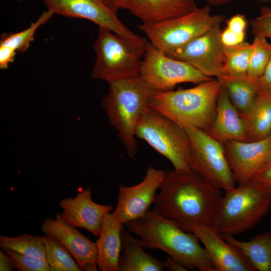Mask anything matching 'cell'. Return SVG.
<instances>
[{
	"instance_id": "6da1fadb",
	"label": "cell",
	"mask_w": 271,
	"mask_h": 271,
	"mask_svg": "<svg viewBox=\"0 0 271 271\" xmlns=\"http://www.w3.org/2000/svg\"><path fill=\"white\" fill-rule=\"evenodd\" d=\"M153 210L175 221L185 231L194 225H212L222 197L221 189L197 172H165Z\"/></svg>"
},
{
	"instance_id": "7a4b0ae2",
	"label": "cell",
	"mask_w": 271,
	"mask_h": 271,
	"mask_svg": "<svg viewBox=\"0 0 271 271\" xmlns=\"http://www.w3.org/2000/svg\"><path fill=\"white\" fill-rule=\"evenodd\" d=\"M140 238L143 247L161 250L182 263L189 270L216 271L209 255L193 233L154 210L124 224Z\"/></svg>"
},
{
	"instance_id": "3957f363",
	"label": "cell",
	"mask_w": 271,
	"mask_h": 271,
	"mask_svg": "<svg viewBox=\"0 0 271 271\" xmlns=\"http://www.w3.org/2000/svg\"><path fill=\"white\" fill-rule=\"evenodd\" d=\"M107 93L101 104L110 126L130 157H134L138 145L135 138L136 126L142 115L152 108L155 90L139 75L108 83Z\"/></svg>"
},
{
	"instance_id": "277c9868",
	"label": "cell",
	"mask_w": 271,
	"mask_h": 271,
	"mask_svg": "<svg viewBox=\"0 0 271 271\" xmlns=\"http://www.w3.org/2000/svg\"><path fill=\"white\" fill-rule=\"evenodd\" d=\"M220 89L218 80L212 78L188 89L155 91L152 108L183 128L207 131L215 116Z\"/></svg>"
},
{
	"instance_id": "5b68a950",
	"label": "cell",
	"mask_w": 271,
	"mask_h": 271,
	"mask_svg": "<svg viewBox=\"0 0 271 271\" xmlns=\"http://www.w3.org/2000/svg\"><path fill=\"white\" fill-rule=\"evenodd\" d=\"M270 208L271 188L251 180L225 191L211 225L221 235H237L256 225Z\"/></svg>"
},
{
	"instance_id": "8992f818",
	"label": "cell",
	"mask_w": 271,
	"mask_h": 271,
	"mask_svg": "<svg viewBox=\"0 0 271 271\" xmlns=\"http://www.w3.org/2000/svg\"><path fill=\"white\" fill-rule=\"evenodd\" d=\"M149 43L140 35L127 38L99 28L91 76L109 83L139 75Z\"/></svg>"
},
{
	"instance_id": "52a82bcc",
	"label": "cell",
	"mask_w": 271,
	"mask_h": 271,
	"mask_svg": "<svg viewBox=\"0 0 271 271\" xmlns=\"http://www.w3.org/2000/svg\"><path fill=\"white\" fill-rule=\"evenodd\" d=\"M134 134L168 159L175 171L187 173L193 170L191 143L186 130L153 108L140 118Z\"/></svg>"
},
{
	"instance_id": "ba28073f",
	"label": "cell",
	"mask_w": 271,
	"mask_h": 271,
	"mask_svg": "<svg viewBox=\"0 0 271 271\" xmlns=\"http://www.w3.org/2000/svg\"><path fill=\"white\" fill-rule=\"evenodd\" d=\"M224 20L222 15H211L210 8L207 5L165 21L141 24L139 29L151 44L170 56L193 40L220 26Z\"/></svg>"
},
{
	"instance_id": "9c48e42d",
	"label": "cell",
	"mask_w": 271,
	"mask_h": 271,
	"mask_svg": "<svg viewBox=\"0 0 271 271\" xmlns=\"http://www.w3.org/2000/svg\"><path fill=\"white\" fill-rule=\"evenodd\" d=\"M191 143V167L207 180L225 191L235 187L223 144L202 129L184 128Z\"/></svg>"
},
{
	"instance_id": "30bf717a",
	"label": "cell",
	"mask_w": 271,
	"mask_h": 271,
	"mask_svg": "<svg viewBox=\"0 0 271 271\" xmlns=\"http://www.w3.org/2000/svg\"><path fill=\"white\" fill-rule=\"evenodd\" d=\"M140 75L156 91H170L180 83H200L212 78L190 64L167 55L150 42Z\"/></svg>"
},
{
	"instance_id": "8fae6325",
	"label": "cell",
	"mask_w": 271,
	"mask_h": 271,
	"mask_svg": "<svg viewBox=\"0 0 271 271\" xmlns=\"http://www.w3.org/2000/svg\"><path fill=\"white\" fill-rule=\"evenodd\" d=\"M47 10L54 14L90 21L99 28L118 35L135 38L134 34L122 22L117 13L109 8L102 0H42Z\"/></svg>"
},
{
	"instance_id": "7c38bea8",
	"label": "cell",
	"mask_w": 271,
	"mask_h": 271,
	"mask_svg": "<svg viewBox=\"0 0 271 271\" xmlns=\"http://www.w3.org/2000/svg\"><path fill=\"white\" fill-rule=\"evenodd\" d=\"M165 171L149 166L140 183L132 186H118L117 202L112 212L118 221L126 223L144 216L154 201Z\"/></svg>"
},
{
	"instance_id": "4fadbf2b",
	"label": "cell",
	"mask_w": 271,
	"mask_h": 271,
	"mask_svg": "<svg viewBox=\"0 0 271 271\" xmlns=\"http://www.w3.org/2000/svg\"><path fill=\"white\" fill-rule=\"evenodd\" d=\"M220 26L215 27L176 50L170 57L186 62L209 77L221 76L224 46Z\"/></svg>"
},
{
	"instance_id": "5bb4252c",
	"label": "cell",
	"mask_w": 271,
	"mask_h": 271,
	"mask_svg": "<svg viewBox=\"0 0 271 271\" xmlns=\"http://www.w3.org/2000/svg\"><path fill=\"white\" fill-rule=\"evenodd\" d=\"M223 145L234 180L239 185L251 181L271 157V134L261 140L231 141Z\"/></svg>"
},
{
	"instance_id": "9a60e30c",
	"label": "cell",
	"mask_w": 271,
	"mask_h": 271,
	"mask_svg": "<svg viewBox=\"0 0 271 271\" xmlns=\"http://www.w3.org/2000/svg\"><path fill=\"white\" fill-rule=\"evenodd\" d=\"M194 233L204 245L216 271H255L243 254L227 242L212 225H194Z\"/></svg>"
},
{
	"instance_id": "2e32d148",
	"label": "cell",
	"mask_w": 271,
	"mask_h": 271,
	"mask_svg": "<svg viewBox=\"0 0 271 271\" xmlns=\"http://www.w3.org/2000/svg\"><path fill=\"white\" fill-rule=\"evenodd\" d=\"M63 219L76 227L84 228L99 236L104 216L112 210L109 205L100 204L92 199L90 189L79 192L73 198H65L59 202Z\"/></svg>"
},
{
	"instance_id": "e0dca14e",
	"label": "cell",
	"mask_w": 271,
	"mask_h": 271,
	"mask_svg": "<svg viewBox=\"0 0 271 271\" xmlns=\"http://www.w3.org/2000/svg\"><path fill=\"white\" fill-rule=\"evenodd\" d=\"M45 234L56 237L72 254L82 270L88 263L97 264V250L94 242L83 234L77 227L67 223L61 213H57L55 218H46L41 225Z\"/></svg>"
},
{
	"instance_id": "ac0fdd59",
	"label": "cell",
	"mask_w": 271,
	"mask_h": 271,
	"mask_svg": "<svg viewBox=\"0 0 271 271\" xmlns=\"http://www.w3.org/2000/svg\"><path fill=\"white\" fill-rule=\"evenodd\" d=\"M198 8L195 0H122L119 9L129 12L143 24L165 21Z\"/></svg>"
},
{
	"instance_id": "d6986e66",
	"label": "cell",
	"mask_w": 271,
	"mask_h": 271,
	"mask_svg": "<svg viewBox=\"0 0 271 271\" xmlns=\"http://www.w3.org/2000/svg\"><path fill=\"white\" fill-rule=\"evenodd\" d=\"M206 132L222 144L231 141H249L240 112L232 103L221 86L217 98L215 116Z\"/></svg>"
},
{
	"instance_id": "ffe728a7",
	"label": "cell",
	"mask_w": 271,
	"mask_h": 271,
	"mask_svg": "<svg viewBox=\"0 0 271 271\" xmlns=\"http://www.w3.org/2000/svg\"><path fill=\"white\" fill-rule=\"evenodd\" d=\"M123 224L113 213L103 217L101 232L96 242L97 265L100 271H118V262L121 249V231Z\"/></svg>"
},
{
	"instance_id": "44dd1931",
	"label": "cell",
	"mask_w": 271,
	"mask_h": 271,
	"mask_svg": "<svg viewBox=\"0 0 271 271\" xmlns=\"http://www.w3.org/2000/svg\"><path fill=\"white\" fill-rule=\"evenodd\" d=\"M123 227L121 231V254H120L118 271H162L163 262L144 250L140 239L133 237Z\"/></svg>"
},
{
	"instance_id": "7402d4cb",
	"label": "cell",
	"mask_w": 271,
	"mask_h": 271,
	"mask_svg": "<svg viewBox=\"0 0 271 271\" xmlns=\"http://www.w3.org/2000/svg\"><path fill=\"white\" fill-rule=\"evenodd\" d=\"M249 141L271 134V91L259 90L250 107L240 113Z\"/></svg>"
},
{
	"instance_id": "603a6c76",
	"label": "cell",
	"mask_w": 271,
	"mask_h": 271,
	"mask_svg": "<svg viewBox=\"0 0 271 271\" xmlns=\"http://www.w3.org/2000/svg\"><path fill=\"white\" fill-rule=\"evenodd\" d=\"M245 257L255 271H271V232L258 234L248 241L221 235Z\"/></svg>"
},
{
	"instance_id": "cb8c5ba5",
	"label": "cell",
	"mask_w": 271,
	"mask_h": 271,
	"mask_svg": "<svg viewBox=\"0 0 271 271\" xmlns=\"http://www.w3.org/2000/svg\"><path fill=\"white\" fill-rule=\"evenodd\" d=\"M217 79L240 113L245 112L250 107L259 90L255 79L247 75L240 77L222 75Z\"/></svg>"
},
{
	"instance_id": "d4e9b609",
	"label": "cell",
	"mask_w": 271,
	"mask_h": 271,
	"mask_svg": "<svg viewBox=\"0 0 271 271\" xmlns=\"http://www.w3.org/2000/svg\"><path fill=\"white\" fill-rule=\"evenodd\" d=\"M252 51V44L247 42L233 46H224L221 76L234 77L246 76Z\"/></svg>"
},
{
	"instance_id": "484cf974",
	"label": "cell",
	"mask_w": 271,
	"mask_h": 271,
	"mask_svg": "<svg viewBox=\"0 0 271 271\" xmlns=\"http://www.w3.org/2000/svg\"><path fill=\"white\" fill-rule=\"evenodd\" d=\"M46 260L54 271H81L72 254L56 237L45 234Z\"/></svg>"
},
{
	"instance_id": "4316f807",
	"label": "cell",
	"mask_w": 271,
	"mask_h": 271,
	"mask_svg": "<svg viewBox=\"0 0 271 271\" xmlns=\"http://www.w3.org/2000/svg\"><path fill=\"white\" fill-rule=\"evenodd\" d=\"M0 247L27 255L46 259L45 245L42 237L28 233L15 237L0 236Z\"/></svg>"
},
{
	"instance_id": "83f0119b",
	"label": "cell",
	"mask_w": 271,
	"mask_h": 271,
	"mask_svg": "<svg viewBox=\"0 0 271 271\" xmlns=\"http://www.w3.org/2000/svg\"><path fill=\"white\" fill-rule=\"evenodd\" d=\"M54 15L52 11L47 10L27 29L17 33L3 34L0 38V45L9 47L17 52H25L34 41L37 30L48 22Z\"/></svg>"
},
{
	"instance_id": "f1b7e54d",
	"label": "cell",
	"mask_w": 271,
	"mask_h": 271,
	"mask_svg": "<svg viewBox=\"0 0 271 271\" xmlns=\"http://www.w3.org/2000/svg\"><path fill=\"white\" fill-rule=\"evenodd\" d=\"M254 37L247 74L252 79L262 75L271 58V44L263 37Z\"/></svg>"
},
{
	"instance_id": "f546056e",
	"label": "cell",
	"mask_w": 271,
	"mask_h": 271,
	"mask_svg": "<svg viewBox=\"0 0 271 271\" xmlns=\"http://www.w3.org/2000/svg\"><path fill=\"white\" fill-rule=\"evenodd\" d=\"M5 252L19 271H54L46 259L12 250H6Z\"/></svg>"
},
{
	"instance_id": "4dcf8cb0",
	"label": "cell",
	"mask_w": 271,
	"mask_h": 271,
	"mask_svg": "<svg viewBox=\"0 0 271 271\" xmlns=\"http://www.w3.org/2000/svg\"><path fill=\"white\" fill-rule=\"evenodd\" d=\"M251 31L255 36L271 39V8H261L259 15L250 21Z\"/></svg>"
},
{
	"instance_id": "1f68e13d",
	"label": "cell",
	"mask_w": 271,
	"mask_h": 271,
	"mask_svg": "<svg viewBox=\"0 0 271 271\" xmlns=\"http://www.w3.org/2000/svg\"><path fill=\"white\" fill-rule=\"evenodd\" d=\"M245 34H237L226 27L221 30L220 39L224 46H233L244 42Z\"/></svg>"
},
{
	"instance_id": "d6a6232c",
	"label": "cell",
	"mask_w": 271,
	"mask_h": 271,
	"mask_svg": "<svg viewBox=\"0 0 271 271\" xmlns=\"http://www.w3.org/2000/svg\"><path fill=\"white\" fill-rule=\"evenodd\" d=\"M247 22L242 14L233 15L226 21V28L237 34H245Z\"/></svg>"
},
{
	"instance_id": "836d02e7",
	"label": "cell",
	"mask_w": 271,
	"mask_h": 271,
	"mask_svg": "<svg viewBox=\"0 0 271 271\" xmlns=\"http://www.w3.org/2000/svg\"><path fill=\"white\" fill-rule=\"evenodd\" d=\"M252 180L271 188V157L256 172Z\"/></svg>"
},
{
	"instance_id": "e575fe53",
	"label": "cell",
	"mask_w": 271,
	"mask_h": 271,
	"mask_svg": "<svg viewBox=\"0 0 271 271\" xmlns=\"http://www.w3.org/2000/svg\"><path fill=\"white\" fill-rule=\"evenodd\" d=\"M17 52L12 48L0 45V68L7 69L15 61Z\"/></svg>"
},
{
	"instance_id": "d590c367",
	"label": "cell",
	"mask_w": 271,
	"mask_h": 271,
	"mask_svg": "<svg viewBox=\"0 0 271 271\" xmlns=\"http://www.w3.org/2000/svg\"><path fill=\"white\" fill-rule=\"evenodd\" d=\"M259 90L271 91V58L262 75L255 79Z\"/></svg>"
},
{
	"instance_id": "8d00e7d4",
	"label": "cell",
	"mask_w": 271,
	"mask_h": 271,
	"mask_svg": "<svg viewBox=\"0 0 271 271\" xmlns=\"http://www.w3.org/2000/svg\"><path fill=\"white\" fill-rule=\"evenodd\" d=\"M165 268L169 271H186L189 269L181 262L170 255L166 256V260L163 262Z\"/></svg>"
},
{
	"instance_id": "74e56055",
	"label": "cell",
	"mask_w": 271,
	"mask_h": 271,
	"mask_svg": "<svg viewBox=\"0 0 271 271\" xmlns=\"http://www.w3.org/2000/svg\"><path fill=\"white\" fill-rule=\"evenodd\" d=\"M15 267L11 258L7 254L0 250V270L12 271Z\"/></svg>"
},
{
	"instance_id": "f35d334b",
	"label": "cell",
	"mask_w": 271,
	"mask_h": 271,
	"mask_svg": "<svg viewBox=\"0 0 271 271\" xmlns=\"http://www.w3.org/2000/svg\"><path fill=\"white\" fill-rule=\"evenodd\" d=\"M102 1L111 10L117 13L122 0H102Z\"/></svg>"
},
{
	"instance_id": "ab89813d",
	"label": "cell",
	"mask_w": 271,
	"mask_h": 271,
	"mask_svg": "<svg viewBox=\"0 0 271 271\" xmlns=\"http://www.w3.org/2000/svg\"><path fill=\"white\" fill-rule=\"evenodd\" d=\"M82 270L85 271H96L98 270L97 268V264L93 263H88L84 265Z\"/></svg>"
},
{
	"instance_id": "60d3db41",
	"label": "cell",
	"mask_w": 271,
	"mask_h": 271,
	"mask_svg": "<svg viewBox=\"0 0 271 271\" xmlns=\"http://www.w3.org/2000/svg\"><path fill=\"white\" fill-rule=\"evenodd\" d=\"M210 4L213 5H220L226 4L231 0H206Z\"/></svg>"
},
{
	"instance_id": "b9f144b4",
	"label": "cell",
	"mask_w": 271,
	"mask_h": 271,
	"mask_svg": "<svg viewBox=\"0 0 271 271\" xmlns=\"http://www.w3.org/2000/svg\"><path fill=\"white\" fill-rule=\"evenodd\" d=\"M29 1V0H17V1L19 2H23V1Z\"/></svg>"
}]
</instances>
